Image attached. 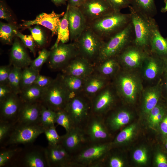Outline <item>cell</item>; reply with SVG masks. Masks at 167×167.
<instances>
[{
  "mask_svg": "<svg viewBox=\"0 0 167 167\" xmlns=\"http://www.w3.org/2000/svg\"><path fill=\"white\" fill-rule=\"evenodd\" d=\"M131 21L130 13L114 11L89 22L88 26L104 41L123 29Z\"/></svg>",
  "mask_w": 167,
  "mask_h": 167,
  "instance_id": "1",
  "label": "cell"
},
{
  "mask_svg": "<svg viewBox=\"0 0 167 167\" xmlns=\"http://www.w3.org/2000/svg\"><path fill=\"white\" fill-rule=\"evenodd\" d=\"M134 39V29L131 21L123 29L103 41L95 64L106 59L117 57L126 47L133 43Z\"/></svg>",
  "mask_w": 167,
  "mask_h": 167,
  "instance_id": "2",
  "label": "cell"
},
{
  "mask_svg": "<svg viewBox=\"0 0 167 167\" xmlns=\"http://www.w3.org/2000/svg\"><path fill=\"white\" fill-rule=\"evenodd\" d=\"M71 96L60 74L44 89L41 102L47 108L56 112L64 109Z\"/></svg>",
  "mask_w": 167,
  "mask_h": 167,
  "instance_id": "3",
  "label": "cell"
},
{
  "mask_svg": "<svg viewBox=\"0 0 167 167\" xmlns=\"http://www.w3.org/2000/svg\"><path fill=\"white\" fill-rule=\"evenodd\" d=\"M110 147L105 142L89 143L73 156L76 167H101Z\"/></svg>",
  "mask_w": 167,
  "mask_h": 167,
  "instance_id": "4",
  "label": "cell"
},
{
  "mask_svg": "<svg viewBox=\"0 0 167 167\" xmlns=\"http://www.w3.org/2000/svg\"><path fill=\"white\" fill-rule=\"evenodd\" d=\"M9 166L15 167H49L45 148L33 145H25Z\"/></svg>",
  "mask_w": 167,
  "mask_h": 167,
  "instance_id": "5",
  "label": "cell"
},
{
  "mask_svg": "<svg viewBox=\"0 0 167 167\" xmlns=\"http://www.w3.org/2000/svg\"><path fill=\"white\" fill-rule=\"evenodd\" d=\"M64 109L75 126L84 128L92 113L91 100L82 92L72 96Z\"/></svg>",
  "mask_w": 167,
  "mask_h": 167,
  "instance_id": "6",
  "label": "cell"
},
{
  "mask_svg": "<svg viewBox=\"0 0 167 167\" xmlns=\"http://www.w3.org/2000/svg\"><path fill=\"white\" fill-rule=\"evenodd\" d=\"M44 130L45 128L40 123H15L8 137L1 146L6 147L33 143L39 135L44 133Z\"/></svg>",
  "mask_w": 167,
  "mask_h": 167,
  "instance_id": "7",
  "label": "cell"
},
{
  "mask_svg": "<svg viewBox=\"0 0 167 167\" xmlns=\"http://www.w3.org/2000/svg\"><path fill=\"white\" fill-rule=\"evenodd\" d=\"M103 40L88 25L75 42L79 55L94 66L99 57Z\"/></svg>",
  "mask_w": 167,
  "mask_h": 167,
  "instance_id": "8",
  "label": "cell"
},
{
  "mask_svg": "<svg viewBox=\"0 0 167 167\" xmlns=\"http://www.w3.org/2000/svg\"><path fill=\"white\" fill-rule=\"evenodd\" d=\"M113 79L112 84L118 96L130 101L135 100L142 88L138 77L120 69Z\"/></svg>",
  "mask_w": 167,
  "mask_h": 167,
  "instance_id": "9",
  "label": "cell"
},
{
  "mask_svg": "<svg viewBox=\"0 0 167 167\" xmlns=\"http://www.w3.org/2000/svg\"><path fill=\"white\" fill-rule=\"evenodd\" d=\"M135 34L134 43L137 46L149 53L151 19L149 17L128 7Z\"/></svg>",
  "mask_w": 167,
  "mask_h": 167,
  "instance_id": "10",
  "label": "cell"
},
{
  "mask_svg": "<svg viewBox=\"0 0 167 167\" xmlns=\"http://www.w3.org/2000/svg\"><path fill=\"white\" fill-rule=\"evenodd\" d=\"M79 55L75 42L60 43L50 51L48 61L49 67L53 70H61L72 60Z\"/></svg>",
  "mask_w": 167,
  "mask_h": 167,
  "instance_id": "11",
  "label": "cell"
},
{
  "mask_svg": "<svg viewBox=\"0 0 167 167\" xmlns=\"http://www.w3.org/2000/svg\"><path fill=\"white\" fill-rule=\"evenodd\" d=\"M117 94L112 83H110L92 99V113L104 117L113 104Z\"/></svg>",
  "mask_w": 167,
  "mask_h": 167,
  "instance_id": "12",
  "label": "cell"
},
{
  "mask_svg": "<svg viewBox=\"0 0 167 167\" xmlns=\"http://www.w3.org/2000/svg\"><path fill=\"white\" fill-rule=\"evenodd\" d=\"M79 7L88 24L114 11L108 0H86Z\"/></svg>",
  "mask_w": 167,
  "mask_h": 167,
  "instance_id": "13",
  "label": "cell"
},
{
  "mask_svg": "<svg viewBox=\"0 0 167 167\" xmlns=\"http://www.w3.org/2000/svg\"><path fill=\"white\" fill-rule=\"evenodd\" d=\"M89 143L83 128L75 127L61 136L60 143L73 156Z\"/></svg>",
  "mask_w": 167,
  "mask_h": 167,
  "instance_id": "14",
  "label": "cell"
},
{
  "mask_svg": "<svg viewBox=\"0 0 167 167\" xmlns=\"http://www.w3.org/2000/svg\"><path fill=\"white\" fill-rule=\"evenodd\" d=\"M49 167H76L73 161V155L61 144L50 145L45 148Z\"/></svg>",
  "mask_w": 167,
  "mask_h": 167,
  "instance_id": "15",
  "label": "cell"
},
{
  "mask_svg": "<svg viewBox=\"0 0 167 167\" xmlns=\"http://www.w3.org/2000/svg\"><path fill=\"white\" fill-rule=\"evenodd\" d=\"M84 129L89 143L104 142L109 136L103 116L92 113Z\"/></svg>",
  "mask_w": 167,
  "mask_h": 167,
  "instance_id": "16",
  "label": "cell"
},
{
  "mask_svg": "<svg viewBox=\"0 0 167 167\" xmlns=\"http://www.w3.org/2000/svg\"><path fill=\"white\" fill-rule=\"evenodd\" d=\"M149 54L133 43L126 47L117 57L120 66L133 69L142 65Z\"/></svg>",
  "mask_w": 167,
  "mask_h": 167,
  "instance_id": "17",
  "label": "cell"
},
{
  "mask_svg": "<svg viewBox=\"0 0 167 167\" xmlns=\"http://www.w3.org/2000/svg\"><path fill=\"white\" fill-rule=\"evenodd\" d=\"M68 19L70 33V40L75 42L88 25L87 22L78 7L68 4Z\"/></svg>",
  "mask_w": 167,
  "mask_h": 167,
  "instance_id": "18",
  "label": "cell"
},
{
  "mask_svg": "<svg viewBox=\"0 0 167 167\" xmlns=\"http://www.w3.org/2000/svg\"><path fill=\"white\" fill-rule=\"evenodd\" d=\"M23 103L19 95L13 92L0 102V121L15 122Z\"/></svg>",
  "mask_w": 167,
  "mask_h": 167,
  "instance_id": "19",
  "label": "cell"
},
{
  "mask_svg": "<svg viewBox=\"0 0 167 167\" xmlns=\"http://www.w3.org/2000/svg\"><path fill=\"white\" fill-rule=\"evenodd\" d=\"M62 73L86 78L94 71V65L79 55L72 60L61 70Z\"/></svg>",
  "mask_w": 167,
  "mask_h": 167,
  "instance_id": "20",
  "label": "cell"
},
{
  "mask_svg": "<svg viewBox=\"0 0 167 167\" xmlns=\"http://www.w3.org/2000/svg\"><path fill=\"white\" fill-rule=\"evenodd\" d=\"M65 13L64 12L57 13L54 11L50 13H42L37 16L34 20L24 21L22 25L28 27L34 25H40L50 30L52 36H54L57 34L61 24V19Z\"/></svg>",
  "mask_w": 167,
  "mask_h": 167,
  "instance_id": "21",
  "label": "cell"
},
{
  "mask_svg": "<svg viewBox=\"0 0 167 167\" xmlns=\"http://www.w3.org/2000/svg\"><path fill=\"white\" fill-rule=\"evenodd\" d=\"M149 53L155 55L162 59L167 58V38L164 37L161 35L153 18L151 19Z\"/></svg>",
  "mask_w": 167,
  "mask_h": 167,
  "instance_id": "22",
  "label": "cell"
},
{
  "mask_svg": "<svg viewBox=\"0 0 167 167\" xmlns=\"http://www.w3.org/2000/svg\"><path fill=\"white\" fill-rule=\"evenodd\" d=\"M42 105L41 102H23L15 123L34 124L40 123V117Z\"/></svg>",
  "mask_w": 167,
  "mask_h": 167,
  "instance_id": "23",
  "label": "cell"
},
{
  "mask_svg": "<svg viewBox=\"0 0 167 167\" xmlns=\"http://www.w3.org/2000/svg\"><path fill=\"white\" fill-rule=\"evenodd\" d=\"M10 59V64L22 69L29 66L32 61L24 45L17 39L12 44Z\"/></svg>",
  "mask_w": 167,
  "mask_h": 167,
  "instance_id": "24",
  "label": "cell"
},
{
  "mask_svg": "<svg viewBox=\"0 0 167 167\" xmlns=\"http://www.w3.org/2000/svg\"><path fill=\"white\" fill-rule=\"evenodd\" d=\"M110 83V80L95 71L86 78L82 93L91 99Z\"/></svg>",
  "mask_w": 167,
  "mask_h": 167,
  "instance_id": "25",
  "label": "cell"
},
{
  "mask_svg": "<svg viewBox=\"0 0 167 167\" xmlns=\"http://www.w3.org/2000/svg\"><path fill=\"white\" fill-rule=\"evenodd\" d=\"M142 65L143 66V76L147 79L153 80L157 78L164 69L162 59L158 56L149 53L145 60Z\"/></svg>",
  "mask_w": 167,
  "mask_h": 167,
  "instance_id": "26",
  "label": "cell"
},
{
  "mask_svg": "<svg viewBox=\"0 0 167 167\" xmlns=\"http://www.w3.org/2000/svg\"><path fill=\"white\" fill-rule=\"evenodd\" d=\"M120 65L117 57H112L97 63L94 66V71L110 80L114 77L120 69Z\"/></svg>",
  "mask_w": 167,
  "mask_h": 167,
  "instance_id": "27",
  "label": "cell"
},
{
  "mask_svg": "<svg viewBox=\"0 0 167 167\" xmlns=\"http://www.w3.org/2000/svg\"><path fill=\"white\" fill-rule=\"evenodd\" d=\"M162 88L159 83L153 87L147 89L144 95L143 110L148 113L157 104L161 96Z\"/></svg>",
  "mask_w": 167,
  "mask_h": 167,
  "instance_id": "28",
  "label": "cell"
},
{
  "mask_svg": "<svg viewBox=\"0 0 167 167\" xmlns=\"http://www.w3.org/2000/svg\"><path fill=\"white\" fill-rule=\"evenodd\" d=\"M130 2L129 7L148 17L153 18L157 13L155 0H130Z\"/></svg>",
  "mask_w": 167,
  "mask_h": 167,
  "instance_id": "29",
  "label": "cell"
},
{
  "mask_svg": "<svg viewBox=\"0 0 167 167\" xmlns=\"http://www.w3.org/2000/svg\"><path fill=\"white\" fill-rule=\"evenodd\" d=\"M131 118L130 113L126 111L121 109L116 111L109 118L105 123L113 131H116L127 124Z\"/></svg>",
  "mask_w": 167,
  "mask_h": 167,
  "instance_id": "30",
  "label": "cell"
},
{
  "mask_svg": "<svg viewBox=\"0 0 167 167\" xmlns=\"http://www.w3.org/2000/svg\"><path fill=\"white\" fill-rule=\"evenodd\" d=\"M44 89L33 84L22 90L19 95L24 103L41 102Z\"/></svg>",
  "mask_w": 167,
  "mask_h": 167,
  "instance_id": "31",
  "label": "cell"
},
{
  "mask_svg": "<svg viewBox=\"0 0 167 167\" xmlns=\"http://www.w3.org/2000/svg\"><path fill=\"white\" fill-rule=\"evenodd\" d=\"M61 75L62 81L70 92L71 96L82 92L86 78L62 73Z\"/></svg>",
  "mask_w": 167,
  "mask_h": 167,
  "instance_id": "32",
  "label": "cell"
},
{
  "mask_svg": "<svg viewBox=\"0 0 167 167\" xmlns=\"http://www.w3.org/2000/svg\"><path fill=\"white\" fill-rule=\"evenodd\" d=\"M57 37L53 48L57 46L60 43H67L70 40V33L68 19V9L61 20V24L57 33Z\"/></svg>",
  "mask_w": 167,
  "mask_h": 167,
  "instance_id": "33",
  "label": "cell"
},
{
  "mask_svg": "<svg viewBox=\"0 0 167 167\" xmlns=\"http://www.w3.org/2000/svg\"><path fill=\"white\" fill-rule=\"evenodd\" d=\"M18 145L10 146L8 148L1 147L0 151V167L9 166L22 148Z\"/></svg>",
  "mask_w": 167,
  "mask_h": 167,
  "instance_id": "34",
  "label": "cell"
},
{
  "mask_svg": "<svg viewBox=\"0 0 167 167\" xmlns=\"http://www.w3.org/2000/svg\"><path fill=\"white\" fill-rule=\"evenodd\" d=\"M22 70L21 68L12 66L8 79V84L13 92L18 95L21 91Z\"/></svg>",
  "mask_w": 167,
  "mask_h": 167,
  "instance_id": "35",
  "label": "cell"
},
{
  "mask_svg": "<svg viewBox=\"0 0 167 167\" xmlns=\"http://www.w3.org/2000/svg\"><path fill=\"white\" fill-rule=\"evenodd\" d=\"M39 74V72L30 66L22 69L21 82V90L33 85Z\"/></svg>",
  "mask_w": 167,
  "mask_h": 167,
  "instance_id": "36",
  "label": "cell"
},
{
  "mask_svg": "<svg viewBox=\"0 0 167 167\" xmlns=\"http://www.w3.org/2000/svg\"><path fill=\"white\" fill-rule=\"evenodd\" d=\"M16 30V27L12 24L1 22L0 24L1 40L6 44L9 45L12 44L13 37L15 35V31Z\"/></svg>",
  "mask_w": 167,
  "mask_h": 167,
  "instance_id": "37",
  "label": "cell"
},
{
  "mask_svg": "<svg viewBox=\"0 0 167 167\" xmlns=\"http://www.w3.org/2000/svg\"><path fill=\"white\" fill-rule=\"evenodd\" d=\"M56 112L47 108L42 104L40 117V123L45 128L54 125Z\"/></svg>",
  "mask_w": 167,
  "mask_h": 167,
  "instance_id": "38",
  "label": "cell"
},
{
  "mask_svg": "<svg viewBox=\"0 0 167 167\" xmlns=\"http://www.w3.org/2000/svg\"><path fill=\"white\" fill-rule=\"evenodd\" d=\"M55 123L63 127L66 132L76 127L69 115L64 109L56 112Z\"/></svg>",
  "mask_w": 167,
  "mask_h": 167,
  "instance_id": "39",
  "label": "cell"
},
{
  "mask_svg": "<svg viewBox=\"0 0 167 167\" xmlns=\"http://www.w3.org/2000/svg\"><path fill=\"white\" fill-rule=\"evenodd\" d=\"M50 54V51L43 48L38 56L32 60L30 66L34 69L40 72L43 64L48 61Z\"/></svg>",
  "mask_w": 167,
  "mask_h": 167,
  "instance_id": "40",
  "label": "cell"
},
{
  "mask_svg": "<svg viewBox=\"0 0 167 167\" xmlns=\"http://www.w3.org/2000/svg\"><path fill=\"white\" fill-rule=\"evenodd\" d=\"M44 133L48 142V144L54 145L60 143L61 136L58 134L54 125L45 128Z\"/></svg>",
  "mask_w": 167,
  "mask_h": 167,
  "instance_id": "41",
  "label": "cell"
},
{
  "mask_svg": "<svg viewBox=\"0 0 167 167\" xmlns=\"http://www.w3.org/2000/svg\"><path fill=\"white\" fill-rule=\"evenodd\" d=\"M135 129V126L132 125L123 129L116 136L114 144H121L129 140L132 137Z\"/></svg>",
  "mask_w": 167,
  "mask_h": 167,
  "instance_id": "42",
  "label": "cell"
},
{
  "mask_svg": "<svg viewBox=\"0 0 167 167\" xmlns=\"http://www.w3.org/2000/svg\"><path fill=\"white\" fill-rule=\"evenodd\" d=\"M15 124V122L0 121V144L1 145L8 137Z\"/></svg>",
  "mask_w": 167,
  "mask_h": 167,
  "instance_id": "43",
  "label": "cell"
},
{
  "mask_svg": "<svg viewBox=\"0 0 167 167\" xmlns=\"http://www.w3.org/2000/svg\"><path fill=\"white\" fill-rule=\"evenodd\" d=\"M28 28L36 44L40 47L42 46L45 44V39L40 27L36 25L34 28Z\"/></svg>",
  "mask_w": 167,
  "mask_h": 167,
  "instance_id": "44",
  "label": "cell"
},
{
  "mask_svg": "<svg viewBox=\"0 0 167 167\" xmlns=\"http://www.w3.org/2000/svg\"><path fill=\"white\" fill-rule=\"evenodd\" d=\"M15 35L21 39L24 45L28 48L31 52L35 55V45L32 36L23 34L16 30H15Z\"/></svg>",
  "mask_w": 167,
  "mask_h": 167,
  "instance_id": "45",
  "label": "cell"
},
{
  "mask_svg": "<svg viewBox=\"0 0 167 167\" xmlns=\"http://www.w3.org/2000/svg\"><path fill=\"white\" fill-rule=\"evenodd\" d=\"M12 67L10 64L0 67V84H8V79Z\"/></svg>",
  "mask_w": 167,
  "mask_h": 167,
  "instance_id": "46",
  "label": "cell"
},
{
  "mask_svg": "<svg viewBox=\"0 0 167 167\" xmlns=\"http://www.w3.org/2000/svg\"><path fill=\"white\" fill-rule=\"evenodd\" d=\"M114 11L120 12L124 8L128 7L130 0H108Z\"/></svg>",
  "mask_w": 167,
  "mask_h": 167,
  "instance_id": "47",
  "label": "cell"
},
{
  "mask_svg": "<svg viewBox=\"0 0 167 167\" xmlns=\"http://www.w3.org/2000/svg\"><path fill=\"white\" fill-rule=\"evenodd\" d=\"M53 79L46 76L39 74L36 79L34 84L44 89L49 86Z\"/></svg>",
  "mask_w": 167,
  "mask_h": 167,
  "instance_id": "48",
  "label": "cell"
},
{
  "mask_svg": "<svg viewBox=\"0 0 167 167\" xmlns=\"http://www.w3.org/2000/svg\"><path fill=\"white\" fill-rule=\"evenodd\" d=\"M133 158L135 160L140 164H144L147 161V156L145 151L143 149H139L134 152Z\"/></svg>",
  "mask_w": 167,
  "mask_h": 167,
  "instance_id": "49",
  "label": "cell"
},
{
  "mask_svg": "<svg viewBox=\"0 0 167 167\" xmlns=\"http://www.w3.org/2000/svg\"><path fill=\"white\" fill-rule=\"evenodd\" d=\"M12 92L11 88L8 84H0V102Z\"/></svg>",
  "mask_w": 167,
  "mask_h": 167,
  "instance_id": "50",
  "label": "cell"
},
{
  "mask_svg": "<svg viewBox=\"0 0 167 167\" xmlns=\"http://www.w3.org/2000/svg\"><path fill=\"white\" fill-rule=\"evenodd\" d=\"M124 162L120 157L117 156H112L108 160V165L110 167H122Z\"/></svg>",
  "mask_w": 167,
  "mask_h": 167,
  "instance_id": "51",
  "label": "cell"
},
{
  "mask_svg": "<svg viewBox=\"0 0 167 167\" xmlns=\"http://www.w3.org/2000/svg\"><path fill=\"white\" fill-rule=\"evenodd\" d=\"M0 18L7 21L11 20V15L6 7L2 3L0 5Z\"/></svg>",
  "mask_w": 167,
  "mask_h": 167,
  "instance_id": "52",
  "label": "cell"
},
{
  "mask_svg": "<svg viewBox=\"0 0 167 167\" xmlns=\"http://www.w3.org/2000/svg\"><path fill=\"white\" fill-rule=\"evenodd\" d=\"M156 162L158 167H167V158L162 152L158 153L156 157Z\"/></svg>",
  "mask_w": 167,
  "mask_h": 167,
  "instance_id": "53",
  "label": "cell"
},
{
  "mask_svg": "<svg viewBox=\"0 0 167 167\" xmlns=\"http://www.w3.org/2000/svg\"><path fill=\"white\" fill-rule=\"evenodd\" d=\"M164 109L162 106L158 104L152 109L148 113V119L149 123H150L155 117Z\"/></svg>",
  "mask_w": 167,
  "mask_h": 167,
  "instance_id": "54",
  "label": "cell"
},
{
  "mask_svg": "<svg viewBox=\"0 0 167 167\" xmlns=\"http://www.w3.org/2000/svg\"><path fill=\"white\" fill-rule=\"evenodd\" d=\"M159 126L162 134L167 137V113L166 112Z\"/></svg>",
  "mask_w": 167,
  "mask_h": 167,
  "instance_id": "55",
  "label": "cell"
},
{
  "mask_svg": "<svg viewBox=\"0 0 167 167\" xmlns=\"http://www.w3.org/2000/svg\"><path fill=\"white\" fill-rule=\"evenodd\" d=\"M86 0H69L68 4L71 6L79 7Z\"/></svg>",
  "mask_w": 167,
  "mask_h": 167,
  "instance_id": "56",
  "label": "cell"
},
{
  "mask_svg": "<svg viewBox=\"0 0 167 167\" xmlns=\"http://www.w3.org/2000/svg\"><path fill=\"white\" fill-rule=\"evenodd\" d=\"M56 5H60L66 3V0H52Z\"/></svg>",
  "mask_w": 167,
  "mask_h": 167,
  "instance_id": "57",
  "label": "cell"
},
{
  "mask_svg": "<svg viewBox=\"0 0 167 167\" xmlns=\"http://www.w3.org/2000/svg\"><path fill=\"white\" fill-rule=\"evenodd\" d=\"M165 5L164 7L162 8L161 12L162 13H165L167 12V0H164Z\"/></svg>",
  "mask_w": 167,
  "mask_h": 167,
  "instance_id": "58",
  "label": "cell"
},
{
  "mask_svg": "<svg viewBox=\"0 0 167 167\" xmlns=\"http://www.w3.org/2000/svg\"><path fill=\"white\" fill-rule=\"evenodd\" d=\"M162 59L164 66V69L166 70L167 72V58H164Z\"/></svg>",
  "mask_w": 167,
  "mask_h": 167,
  "instance_id": "59",
  "label": "cell"
},
{
  "mask_svg": "<svg viewBox=\"0 0 167 167\" xmlns=\"http://www.w3.org/2000/svg\"><path fill=\"white\" fill-rule=\"evenodd\" d=\"M165 140V149L167 150V137L166 138Z\"/></svg>",
  "mask_w": 167,
  "mask_h": 167,
  "instance_id": "60",
  "label": "cell"
},
{
  "mask_svg": "<svg viewBox=\"0 0 167 167\" xmlns=\"http://www.w3.org/2000/svg\"><path fill=\"white\" fill-rule=\"evenodd\" d=\"M165 88H166V89L167 91V77L166 78L165 82Z\"/></svg>",
  "mask_w": 167,
  "mask_h": 167,
  "instance_id": "61",
  "label": "cell"
}]
</instances>
